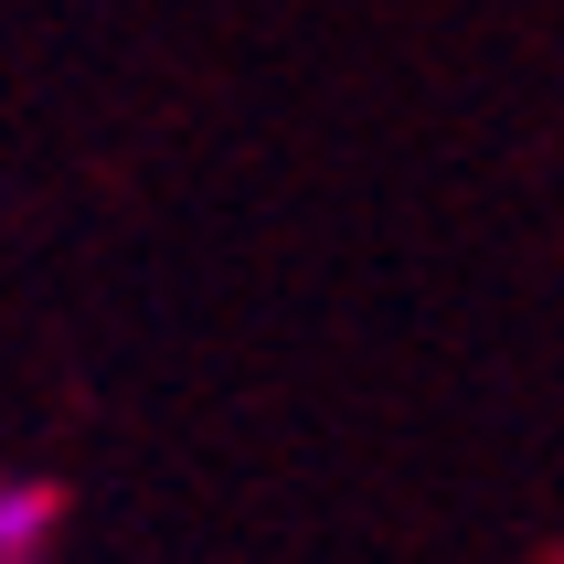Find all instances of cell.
I'll return each mask as SVG.
<instances>
[{"label": "cell", "instance_id": "6da1fadb", "mask_svg": "<svg viewBox=\"0 0 564 564\" xmlns=\"http://www.w3.org/2000/svg\"><path fill=\"white\" fill-rule=\"evenodd\" d=\"M64 543V479L0 469V564H54Z\"/></svg>", "mask_w": 564, "mask_h": 564}]
</instances>
